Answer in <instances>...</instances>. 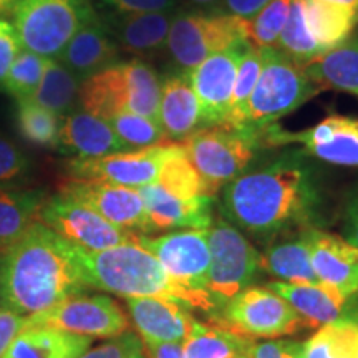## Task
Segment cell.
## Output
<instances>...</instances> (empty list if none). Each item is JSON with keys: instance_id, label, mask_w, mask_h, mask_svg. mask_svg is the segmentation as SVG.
I'll return each instance as SVG.
<instances>
[{"instance_id": "cell-5", "label": "cell", "mask_w": 358, "mask_h": 358, "mask_svg": "<svg viewBox=\"0 0 358 358\" xmlns=\"http://www.w3.org/2000/svg\"><path fill=\"white\" fill-rule=\"evenodd\" d=\"M262 57L261 73L249 100L245 128L257 133L272 127L280 118L294 113L320 93L307 77L302 65L275 47L259 48Z\"/></svg>"}, {"instance_id": "cell-10", "label": "cell", "mask_w": 358, "mask_h": 358, "mask_svg": "<svg viewBox=\"0 0 358 358\" xmlns=\"http://www.w3.org/2000/svg\"><path fill=\"white\" fill-rule=\"evenodd\" d=\"M239 38H244L243 19L239 17L229 13L209 15L189 8H176L164 52L173 71L189 73L206 58Z\"/></svg>"}, {"instance_id": "cell-33", "label": "cell", "mask_w": 358, "mask_h": 358, "mask_svg": "<svg viewBox=\"0 0 358 358\" xmlns=\"http://www.w3.org/2000/svg\"><path fill=\"white\" fill-rule=\"evenodd\" d=\"M62 116L52 113L30 98L17 100L15 106V124L19 133L30 145L40 148L58 146Z\"/></svg>"}, {"instance_id": "cell-37", "label": "cell", "mask_w": 358, "mask_h": 358, "mask_svg": "<svg viewBox=\"0 0 358 358\" xmlns=\"http://www.w3.org/2000/svg\"><path fill=\"white\" fill-rule=\"evenodd\" d=\"M106 122L111 124L116 136L129 150H141V148L169 143L161 124L153 118H148V116L131 113V111H122V113L111 116Z\"/></svg>"}, {"instance_id": "cell-38", "label": "cell", "mask_w": 358, "mask_h": 358, "mask_svg": "<svg viewBox=\"0 0 358 358\" xmlns=\"http://www.w3.org/2000/svg\"><path fill=\"white\" fill-rule=\"evenodd\" d=\"M47 60L48 58L22 48L19 55L13 60L10 70H8L2 88L15 100L32 98L40 80L43 77Z\"/></svg>"}, {"instance_id": "cell-25", "label": "cell", "mask_w": 358, "mask_h": 358, "mask_svg": "<svg viewBox=\"0 0 358 358\" xmlns=\"http://www.w3.org/2000/svg\"><path fill=\"white\" fill-rule=\"evenodd\" d=\"M307 229L290 232V234H285L287 237L284 239L272 241L261 252L262 271L289 284L320 282L312 268Z\"/></svg>"}, {"instance_id": "cell-41", "label": "cell", "mask_w": 358, "mask_h": 358, "mask_svg": "<svg viewBox=\"0 0 358 358\" xmlns=\"http://www.w3.org/2000/svg\"><path fill=\"white\" fill-rule=\"evenodd\" d=\"M245 358H303V343L292 338L250 340Z\"/></svg>"}, {"instance_id": "cell-14", "label": "cell", "mask_w": 358, "mask_h": 358, "mask_svg": "<svg viewBox=\"0 0 358 358\" xmlns=\"http://www.w3.org/2000/svg\"><path fill=\"white\" fill-rule=\"evenodd\" d=\"M262 146L302 145L313 158L337 166H358V118L330 115L302 131H285L272 124L261 131Z\"/></svg>"}, {"instance_id": "cell-44", "label": "cell", "mask_w": 358, "mask_h": 358, "mask_svg": "<svg viewBox=\"0 0 358 358\" xmlns=\"http://www.w3.org/2000/svg\"><path fill=\"white\" fill-rule=\"evenodd\" d=\"M343 239L358 250V182L348 191L342 213Z\"/></svg>"}, {"instance_id": "cell-45", "label": "cell", "mask_w": 358, "mask_h": 358, "mask_svg": "<svg viewBox=\"0 0 358 358\" xmlns=\"http://www.w3.org/2000/svg\"><path fill=\"white\" fill-rule=\"evenodd\" d=\"M25 327V317L17 315L6 308H0V357L10 345L12 340L19 335Z\"/></svg>"}, {"instance_id": "cell-31", "label": "cell", "mask_w": 358, "mask_h": 358, "mask_svg": "<svg viewBox=\"0 0 358 358\" xmlns=\"http://www.w3.org/2000/svg\"><path fill=\"white\" fill-rule=\"evenodd\" d=\"M250 338L241 337L216 324L196 320L185 342V358H245Z\"/></svg>"}, {"instance_id": "cell-34", "label": "cell", "mask_w": 358, "mask_h": 358, "mask_svg": "<svg viewBox=\"0 0 358 358\" xmlns=\"http://www.w3.org/2000/svg\"><path fill=\"white\" fill-rule=\"evenodd\" d=\"M275 48H279L282 53L292 58L299 65L307 64L315 57L322 55L319 45L315 43L310 30H308L306 0H292L287 22L282 29Z\"/></svg>"}, {"instance_id": "cell-42", "label": "cell", "mask_w": 358, "mask_h": 358, "mask_svg": "<svg viewBox=\"0 0 358 358\" xmlns=\"http://www.w3.org/2000/svg\"><path fill=\"white\" fill-rule=\"evenodd\" d=\"M22 50V43L15 27L10 20L0 15V87L6 82L10 66Z\"/></svg>"}, {"instance_id": "cell-21", "label": "cell", "mask_w": 358, "mask_h": 358, "mask_svg": "<svg viewBox=\"0 0 358 358\" xmlns=\"http://www.w3.org/2000/svg\"><path fill=\"white\" fill-rule=\"evenodd\" d=\"M127 308L143 343H185L196 319L186 307L155 297H128Z\"/></svg>"}, {"instance_id": "cell-27", "label": "cell", "mask_w": 358, "mask_h": 358, "mask_svg": "<svg viewBox=\"0 0 358 358\" xmlns=\"http://www.w3.org/2000/svg\"><path fill=\"white\" fill-rule=\"evenodd\" d=\"M93 338L52 329H24L0 358H80Z\"/></svg>"}, {"instance_id": "cell-49", "label": "cell", "mask_w": 358, "mask_h": 358, "mask_svg": "<svg viewBox=\"0 0 358 358\" xmlns=\"http://www.w3.org/2000/svg\"><path fill=\"white\" fill-rule=\"evenodd\" d=\"M327 2H332V3H338V6L348 7V8H358V0H327Z\"/></svg>"}, {"instance_id": "cell-36", "label": "cell", "mask_w": 358, "mask_h": 358, "mask_svg": "<svg viewBox=\"0 0 358 358\" xmlns=\"http://www.w3.org/2000/svg\"><path fill=\"white\" fill-rule=\"evenodd\" d=\"M292 0H271L250 19H243V35L256 48L275 47L287 22Z\"/></svg>"}, {"instance_id": "cell-1", "label": "cell", "mask_w": 358, "mask_h": 358, "mask_svg": "<svg viewBox=\"0 0 358 358\" xmlns=\"http://www.w3.org/2000/svg\"><path fill=\"white\" fill-rule=\"evenodd\" d=\"M322 204L319 174L303 150L248 168L221 191V217L259 237L319 227Z\"/></svg>"}, {"instance_id": "cell-46", "label": "cell", "mask_w": 358, "mask_h": 358, "mask_svg": "<svg viewBox=\"0 0 358 358\" xmlns=\"http://www.w3.org/2000/svg\"><path fill=\"white\" fill-rule=\"evenodd\" d=\"M271 0H224L226 13L239 17V19H250Z\"/></svg>"}, {"instance_id": "cell-29", "label": "cell", "mask_w": 358, "mask_h": 358, "mask_svg": "<svg viewBox=\"0 0 358 358\" xmlns=\"http://www.w3.org/2000/svg\"><path fill=\"white\" fill-rule=\"evenodd\" d=\"M45 201L43 189L0 187V250L15 243L37 221Z\"/></svg>"}, {"instance_id": "cell-23", "label": "cell", "mask_w": 358, "mask_h": 358, "mask_svg": "<svg viewBox=\"0 0 358 358\" xmlns=\"http://www.w3.org/2000/svg\"><path fill=\"white\" fill-rule=\"evenodd\" d=\"M158 123L168 140L176 143L203 128L198 98L186 71L169 70L161 78Z\"/></svg>"}, {"instance_id": "cell-28", "label": "cell", "mask_w": 358, "mask_h": 358, "mask_svg": "<svg viewBox=\"0 0 358 358\" xmlns=\"http://www.w3.org/2000/svg\"><path fill=\"white\" fill-rule=\"evenodd\" d=\"M306 15L308 30L322 53L347 42L358 24L355 8L327 0H306Z\"/></svg>"}, {"instance_id": "cell-15", "label": "cell", "mask_w": 358, "mask_h": 358, "mask_svg": "<svg viewBox=\"0 0 358 358\" xmlns=\"http://www.w3.org/2000/svg\"><path fill=\"white\" fill-rule=\"evenodd\" d=\"M208 229H178L158 237L141 234L138 244L158 259L173 280L206 294L211 262Z\"/></svg>"}, {"instance_id": "cell-50", "label": "cell", "mask_w": 358, "mask_h": 358, "mask_svg": "<svg viewBox=\"0 0 358 358\" xmlns=\"http://www.w3.org/2000/svg\"><path fill=\"white\" fill-rule=\"evenodd\" d=\"M12 2H13V0H0V12L7 10L8 6H10Z\"/></svg>"}, {"instance_id": "cell-20", "label": "cell", "mask_w": 358, "mask_h": 358, "mask_svg": "<svg viewBox=\"0 0 358 358\" xmlns=\"http://www.w3.org/2000/svg\"><path fill=\"white\" fill-rule=\"evenodd\" d=\"M310 262L315 277L345 295H358V250L337 234L308 227Z\"/></svg>"}, {"instance_id": "cell-43", "label": "cell", "mask_w": 358, "mask_h": 358, "mask_svg": "<svg viewBox=\"0 0 358 358\" xmlns=\"http://www.w3.org/2000/svg\"><path fill=\"white\" fill-rule=\"evenodd\" d=\"M108 10L127 13L176 10L179 0H98Z\"/></svg>"}, {"instance_id": "cell-2", "label": "cell", "mask_w": 358, "mask_h": 358, "mask_svg": "<svg viewBox=\"0 0 358 358\" xmlns=\"http://www.w3.org/2000/svg\"><path fill=\"white\" fill-rule=\"evenodd\" d=\"M88 289L82 248L38 219L0 250V306L17 315L30 317Z\"/></svg>"}, {"instance_id": "cell-18", "label": "cell", "mask_w": 358, "mask_h": 358, "mask_svg": "<svg viewBox=\"0 0 358 358\" xmlns=\"http://www.w3.org/2000/svg\"><path fill=\"white\" fill-rule=\"evenodd\" d=\"M174 12L176 10L145 13L105 10L98 15L120 50L133 53L143 60L164 52Z\"/></svg>"}, {"instance_id": "cell-16", "label": "cell", "mask_w": 358, "mask_h": 358, "mask_svg": "<svg viewBox=\"0 0 358 358\" xmlns=\"http://www.w3.org/2000/svg\"><path fill=\"white\" fill-rule=\"evenodd\" d=\"M250 47L252 45L245 38L236 40L189 71L192 90L199 103L203 128L224 127L226 123L237 69Z\"/></svg>"}, {"instance_id": "cell-39", "label": "cell", "mask_w": 358, "mask_h": 358, "mask_svg": "<svg viewBox=\"0 0 358 358\" xmlns=\"http://www.w3.org/2000/svg\"><path fill=\"white\" fill-rule=\"evenodd\" d=\"M32 173V161L19 146L0 136V187H20Z\"/></svg>"}, {"instance_id": "cell-17", "label": "cell", "mask_w": 358, "mask_h": 358, "mask_svg": "<svg viewBox=\"0 0 358 358\" xmlns=\"http://www.w3.org/2000/svg\"><path fill=\"white\" fill-rule=\"evenodd\" d=\"M60 192L88 206L115 226L145 236L153 232L140 191L134 187L66 178Z\"/></svg>"}, {"instance_id": "cell-19", "label": "cell", "mask_w": 358, "mask_h": 358, "mask_svg": "<svg viewBox=\"0 0 358 358\" xmlns=\"http://www.w3.org/2000/svg\"><path fill=\"white\" fill-rule=\"evenodd\" d=\"M151 229H208L214 221V196H178L156 185L140 187Z\"/></svg>"}, {"instance_id": "cell-47", "label": "cell", "mask_w": 358, "mask_h": 358, "mask_svg": "<svg viewBox=\"0 0 358 358\" xmlns=\"http://www.w3.org/2000/svg\"><path fill=\"white\" fill-rule=\"evenodd\" d=\"M145 352L150 358H185V343L179 342H161V343H143Z\"/></svg>"}, {"instance_id": "cell-9", "label": "cell", "mask_w": 358, "mask_h": 358, "mask_svg": "<svg viewBox=\"0 0 358 358\" xmlns=\"http://www.w3.org/2000/svg\"><path fill=\"white\" fill-rule=\"evenodd\" d=\"M208 231L211 262L206 294L211 299L214 312H217L241 290L254 284L262 271L261 252L224 217L214 219Z\"/></svg>"}, {"instance_id": "cell-6", "label": "cell", "mask_w": 358, "mask_h": 358, "mask_svg": "<svg viewBox=\"0 0 358 358\" xmlns=\"http://www.w3.org/2000/svg\"><path fill=\"white\" fill-rule=\"evenodd\" d=\"M22 48L58 58L96 10L92 0H13L8 6Z\"/></svg>"}, {"instance_id": "cell-35", "label": "cell", "mask_w": 358, "mask_h": 358, "mask_svg": "<svg viewBox=\"0 0 358 358\" xmlns=\"http://www.w3.org/2000/svg\"><path fill=\"white\" fill-rule=\"evenodd\" d=\"M262 57L261 50L256 47H250L241 60L239 69H237L234 88H232V98L229 105V113H227L224 127L244 129L248 122V108L249 100L252 96L254 88H256L259 73H261Z\"/></svg>"}, {"instance_id": "cell-7", "label": "cell", "mask_w": 358, "mask_h": 358, "mask_svg": "<svg viewBox=\"0 0 358 358\" xmlns=\"http://www.w3.org/2000/svg\"><path fill=\"white\" fill-rule=\"evenodd\" d=\"M187 159L199 174L209 196L241 176L250 166L261 136L249 129L229 127H206L179 141Z\"/></svg>"}, {"instance_id": "cell-40", "label": "cell", "mask_w": 358, "mask_h": 358, "mask_svg": "<svg viewBox=\"0 0 358 358\" xmlns=\"http://www.w3.org/2000/svg\"><path fill=\"white\" fill-rule=\"evenodd\" d=\"M80 358H146V352L141 338L127 332L106 340L95 348H90Z\"/></svg>"}, {"instance_id": "cell-8", "label": "cell", "mask_w": 358, "mask_h": 358, "mask_svg": "<svg viewBox=\"0 0 358 358\" xmlns=\"http://www.w3.org/2000/svg\"><path fill=\"white\" fill-rule=\"evenodd\" d=\"M209 317L211 324L250 340L282 338L307 327L285 299L267 285L254 284Z\"/></svg>"}, {"instance_id": "cell-24", "label": "cell", "mask_w": 358, "mask_h": 358, "mask_svg": "<svg viewBox=\"0 0 358 358\" xmlns=\"http://www.w3.org/2000/svg\"><path fill=\"white\" fill-rule=\"evenodd\" d=\"M120 53L122 50L110 37L105 25L101 24L100 15L95 13L73 35V38L57 60H60L66 69L73 71L80 82H85L98 71L118 64Z\"/></svg>"}, {"instance_id": "cell-13", "label": "cell", "mask_w": 358, "mask_h": 358, "mask_svg": "<svg viewBox=\"0 0 358 358\" xmlns=\"http://www.w3.org/2000/svg\"><path fill=\"white\" fill-rule=\"evenodd\" d=\"M176 141L164 145L141 148V150L122 151L98 158H71L65 164L69 179L108 182V185L134 187L153 185L161 168L176 148Z\"/></svg>"}, {"instance_id": "cell-32", "label": "cell", "mask_w": 358, "mask_h": 358, "mask_svg": "<svg viewBox=\"0 0 358 358\" xmlns=\"http://www.w3.org/2000/svg\"><path fill=\"white\" fill-rule=\"evenodd\" d=\"M303 358H358V322L340 319L303 342Z\"/></svg>"}, {"instance_id": "cell-4", "label": "cell", "mask_w": 358, "mask_h": 358, "mask_svg": "<svg viewBox=\"0 0 358 358\" xmlns=\"http://www.w3.org/2000/svg\"><path fill=\"white\" fill-rule=\"evenodd\" d=\"M159 96L161 77L155 66L141 58H131L120 60L82 82L78 105L103 120L131 111L158 122Z\"/></svg>"}, {"instance_id": "cell-26", "label": "cell", "mask_w": 358, "mask_h": 358, "mask_svg": "<svg viewBox=\"0 0 358 358\" xmlns=\"http://www.w3.org/2000/svg\"><path fill=\"white\" fill-rule=\"evenodd\" d=\"M320 92L352 93L358 96V37H350L332 50L302 65Z\"/></svg>"}, {"instance_id": "cell-12", "label": "cell", "mask_w": 358, "mask_h": 358, "mask_svg": "<svg viewBox=\"0 0 358 358\" xmlns=\"http://www.w3.org/2000/svg\"><path fill=\"white\" fill-rule=\"evenodd\" d=\"M38 221L85 250H105L138 243L141 236L115 226L64 192L47 198L38 213Z\"/></svg>"}, {"instance_id": "cell-51", "label": "cell", "mask_w": 358, "mask_h": 358, "mask_svg": "<svg viewBox=\"0 0 358 358\" xmlns=\"http://www.w3.org/2000/svg\"><path fill=\"white\" fill-rule=\"evenodd\" d=\"M357 13H358V8H357Z\"/></svg>"}, {"instance_id": "cell-30", "label": "cell", "mask_w": 358, "mask_h": 358, "mask_svg": "<svg viewBox=\"0 0 358 358\" xmlns=\"http://www.w3.org/2000/svg\"><path fill=\"white\" fill-rule=\"evenodd\" d=\"M80 87L82 82L75 77L73 71L57 58H48L43 77L30 100L50 110L52 113L65 116L75 110V105H78Z\"/></svg>"}, {"instance_id": "cell-48", "label": "cell", "mask_w": 358, "mask_h": 358, "mask_svg": "<svg viewBox=\"0 0 358 358\" xmlns=\"http://www.w3.org/2000/svg\"><path fill=\"white\" fill-rule=\"evenodd\" d=\"M185 3V8H189L192 12L209 13V15H222L226 13L224 0H179Z\"/></svg>"}, {"instance_id": "cell-22", "label": "cell", "mask_w": 358, "mask_h": 358, "mask_svg": "<svg viewBox=\"0 0 358 358\" xmlns=\"http://www.w3.org/2000/svg\"><path fill=\"white\" fill-rule=\"evenodd\" d=\"M57 150L71 158H98L122 151H131L116 136L106 120L82 108L62 116Z\"/></svg>"}, {"instance_id": "cell-3", "label": "cell", "mask_w": 358, "mask_h": 358, "mask_svg": "<svg viewBox=\"0 0 358 358\" xmlns=\"http://www.w3.org/2000/svg\"><path fill=\"white\" fill-rule=\"evenodd\" d=\"M82 264L90 289L120 297H155L171 301L187 310L214 312L208 294L182 287L166 274L153 254L138 243L105 250L82 249Z\"/></svg>"}, {"instance_id": "cell-11", "label": "cell", "mask_w": 358, "mask_h": 358, "mask_svg": "<svg viewBox=\"0 0 358 358\" xmlns=\"http://www.w3.org/2000/svg\"><path fill=\"white\" fill-rule=\"evenodd\" d=\"M24 329H52L90 338H115L129 330L128 317L108 295L75 294L25 317Z\"/></svg>"}]
</instances>
